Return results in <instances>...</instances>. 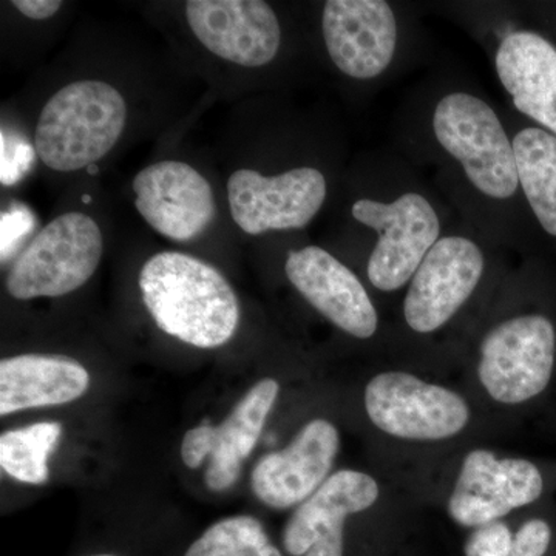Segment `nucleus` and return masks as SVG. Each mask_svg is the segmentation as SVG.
<instances>
[{
	"mask_svg": "<svg viewBox=\"0 0 556 556\" xmlns=\"http://www.w3.org/2000/svg\"><path fill=\"white\" fill-rule=\"evenodd\" d=\"M361 404L380 456L394 460L393 471L397 463L413 464L409 481L416 489L492 428L466 387L407 368H382L369 376Z\"/></svg>",
	"mask_w": 556,
	"mask_h": 556,
	"instance_id": "1",
	"label": "nucleus"
},
{
	"mask_svg": "<svg viewBox=\"0 0 556 556\" xmlns=\"http://www.w3.org/2000/svg\"><path fill=\"white\" fill-rule=\"evenodd\" d=\"M556 464L471 444L448 457L420 486L460 529L506 521L552 500Z\"/></svg>",
	"mask_w": 556,
	"mask_h": 556,
	"instance_id": "2",
	"label": "nucleus"
},
{
	"mask_svg": "<svg viewBox=\"0 0 556 556\" xmlns=\"http://www.w3.org/2000/svg\"><path fill=\"white\" fill-rule=\"evenodd\" d=\"M555 382L554 320L522 313L486 329L464 387L486 415L514 419L543 407Z\"/></svg>",
	"mask_w": 556,
	"mask_h": 556,
	"instance_id": "3",
	"label": "nucleus"
},
{
	"mask_svg": "<svg viewBox=\"0 0 556 556\" xmlns=\"http://www.w3.org/2000/svg\"><path fill=\"white\" fill-rule=\"evenodd\" d=\"M146 308L161 331L197 348H218L236 334L240 305L214 266L182 252H160L139 273Z\"/></svg>",
	"mask_w": 556,
	"mask_h": 556,
	"instance_id": "4",
	"label": "nucleus"
},
{
	"mask_svg": "<svg viewBox=\"0 0 556 556\" xmlns=\"http://www.w3.org/2000/svg\"><path fill=\"white\" fill-rule=\"evenodd\" d=\"M127 121V105L115 87L78 80L56 91L40 112L35 149L50 169H89L115 148Z\"/></svg>",
	"mask_w": 556,
	"mask_h": 556,
	"instance_id": "5",
	"label": "nucleus"
},
{
	"mask_svg": "<svg viewBox=\"0 0 556 556\" xmlns=\"http://www.w3.org/2000/svg\"><path fill=\"white\" fill-rule=\"evenodd\" d=\"M413 485L404 475L379 468H340L324 485L294 508L283 530V547L291 556H345L350 519L387 503ZM416 489V486H415Z\"/></svg>",
	"mask_w": 556,
	"mask_h": 556,
	"instance_id": "6",
	"label": "nucleus"
},
{
	"mask_svg": "<svg viewBox=\"0 0 556 556\" xmlns=\"http://www.w3.org/2000/svg\"><path fill=\"white\" fill-rule=\"evenodd\" d=\"M104 240L89 215L51 219L21 252L7 277L11 298H62L86 285L100 266Z\"/></svg>",
	"mask_w": 556,
	"mask_h": 556,
	"instance_id": "7",
	"label": "nucleus"
},
{
	"mask_svg": "<svg viewBox=\"0 0 556 556\" xmlns=\"http://www.w3.org/2000/svg\"><path fill=\"white\" fill-rule=\"evenodd\" d=\"M433 129L479 192L496 200L517 192L514 144L486 102L468 93L447 94L434 110Z\"/></svg>",
	"mask_w": 556,
	"mask_h": 556,
	"instance_id": "8",
	"label": "nucleus"
},
{
	"mask_svg": "<svg viewBox=\"0 0 556 556\" xmlns=\"http://www.w3.org/2000/svg\"><path fill=\"white\" fill-rule=\"evenodd\" d=\"M353 217L379 233L367 274L369 283L382 292L407 287L441 233L437 211L415 192L404 193L393 203L358 200L353 204Z\"/></svg>",
	"mask_w": 556,
	"mask_h": 556,
	"instance_id": "9",
	"label": "nucleus"
},
{
	"mask_svg": "<svg viewBox=\"0 0 556 556\" xmlns=\"http://www.w3.org/2000/svg\"><path fill=\"white\" fill-rule=\"evenodd\" d=\"M484 268V255L473 241L439 240L408 283L402 306L407 327L420 336L447 327L477 291Z\"/></svg>",
	"mask_w": 556,
	"mask_h": 556,
	"instance_id": "10",
	"label": "nucleus"
},
{
	"mask_svg": "<svg viewBox=\"0 0 556 556\" xmlns=\"http://www.w3.org/2000/svg\"><path fill=\"white\" fill-rule=\"evenodd\" d=\"M325 199L327 179L314 167H298L276 177L240 169L228 179L230 214L249 236L305 228Z\"/></svg>",
	"mask_w": 556,
	"mask_h": 556,
	"instance_id": "11",
	"label": "nucleus"
},
{
	"mask_svg": "<svg viewBox=\"0 0 556 556\" xmlns=\"http://www.w3.org/2000/svg\"><path fill=\"white\" fill-rule=\"evenodd\" d=\"M342 447L339 427L314 417L283 448L258 460L251 475L254 495L274 510L298 508L334 473Z\"/></svg>",
	"mask_w": 556,
	"mask_h": 556,
	"instance_id": "12",
	"label": "nucleus"
},
{
	"mask_svg": "<svg viewBox=\"0 0 556 556\" xmlns=\"http://www.w3.org/2000/svg\"><path fill=\"white\" fill-rule=\"evenodd\" d=\"M278 394L280 383L276 379L260 380L225 422L218 427L203 424L189 430L182 439V463L189 468H199L206 457H211L204 475L206 485L214 492L230 489L240 477L241 463L257 445Z\"/></svg>",
	"mask_w": 556,
	"mask_h": 556,
	"instance_id": "13",
	"label": "nucleus"
},
{
	"mask_svg": "<svg viewBox=\"0 0 556 556\" xmlns=\"http://www.w3.org/2000/svg\"><path fill=\"white\" fill-rule=\"evenodd\" d=\"M288 280L317 313L351 338L369 340L379 329V313L367 288L348 266L318 247L291 251Z\"/></svg>",
	"mask_w": 556,
	"mask_h": 556,
	"instance_id": "14",
	"label": "nucleus"
},
{
	"mask_svg": "<svg viewBox=\"0 0 556 556\" xmlns=\"http://www.w3.org/2000/svg\"><path fill=\"white\" fill-rule=\"evenodd\" d=\"M186 17L212 54L241 67H263L280 49L277 14L262 0H189Z\"/></svg>",
	"mask_w": 556,
	"mask_h": 556,
	"instance_id": "15",
	"label": "nucleus"
},
{
	"mask_svg": "<svg viewBox=\"0 0 556 556\" xmlns=\"http://www.w3.org/2000/svg\"><path fill=\"white\" fill-rule=\"evenodd\" d=\"M134 192L139 215L174 241L195 240L217 214L207 179L179 161H161L139 172Z\"/></svg>",
	"mask_w": 556,
	"mask_h": 556,
	"instance_id": "16",
	"label": "nucleus"
},
{
	"mask_svg": "<svg viewBox=\"0 0 556 556\" xmlns=\"http://www.w3.org/2000/svg\"><path fill=\"white\" fill-rule=\"evenodd\" d=\"M321 28L329 58L350 78H376L393 61L397 24L383 0H329Z\"/></svg>",
	"mask_w": 556,
	"mask_h": 556,
	"instance_id": "17",
	"label": "nucleus"
},
{
	"mask_svg": "<svg viewBox=\"0 0 556 556\" xmlns=\"http://www.w3.org/2000/svg\"><path fill=\"white\" fill-rule=\"evenodd\" d=\"M496 72L515 108L556 137L555 47L536 33H511L497 49Z\"/></svg>",
	"mask_w": 556,
	"mask_h": 556,
	"instance_id": "18",
	"label": "nucleus"
},
{
	"mask_svg": "<svg viewBox=\"0 0 556 556\" xmlns=\"http://www.w3.org/2000/svg\"><path fill=\"white\" fill-rule=\"evenodd\" d=\"M90 386L84 365L67 356L21 354L0 362V416L76 401Z\"/></svg>",
	"mask_w": 556,
	"mask_h": 556,
	"instance_id": "19",
	"label": "nucleus"
},
{
	"mask_svg": "<svg viewBox=\"0 0 556 556\" xmlns=\"http://www.w3.org/2000/svg\"><path fill=\"white\" fill-rule=\"evenodd\" d=\"M511 144L526 199L543 229L556 237V137L546 130L526 129Z\"/></svg>",
	"mask_w": 556,
	"mask_h": 556,
	"instance_id": "20",
	"label": "nucleus"
},
{
	"mask_svg": "<svg viewBox=\"0 0 556 556\" xmlns=\"http://www.w3.org/2000/svg\"><path fill=\"white\" fill-rule=\"evenodd\" d=\"M61 433L58 422H39L5 431L0 437V466L16 481L43 484L49 479L47 460L56 448Z\"/></svg>",
	"mask_w": 556,
	"mask_h": 556,
	"instance_id": "21",
	"label": "nucleus"
},
{
	"mask_svg": "<svg viewBox=\"0 0 556 556\" xmlns=\"http://www.w3.org/2000/svg\"><path fill=\"white\" fill-rule=\"evenodd\" d=\"M185 556H283L254 517L222 519L192 543Z\"/></svg>",
	"mask_w": 556,
	"mask_h": 556,
	"instance_id": "22",
	"label": "nucleus"
},
{
	"mask_svg": "<svg viewBox=\"0 0 556 556\" xmlns=\"http://www.w3.org/2000/svg\"><path fill=\"white\" fill-rule=\"evenodd\" d=\"M555 546L556 515L554 501L548 500L522 514L508 556H552Z\"/></svg>",
	"mask_w": 556,
	"mask_h": 556,
	"instance_id": "23",
	"label": "nucleus"
},
{
	"mask_svg": "<svg viewBox=\"0 0 556 556\" xmlns=\"http://www.w3.org/2000/svg\"><path fill=\"white\" fill-rule=\"evenodd\" d=\"M515 529L508 519L468 530L464 556H508Z\"/></svg>",
	"mask_w": 556,
	"mask_h": 556,
	"instance_id": "24",
	"label": "nucleus"
},
{
	"mask_svg": "<svg viewBox=\"0 0 556 556\" xmlns=\"http://www.w3.org/2000/svg\"><path fill=\"white\" fill-rule=\"evenodd\" d=\"M33 164V149L2 131V185H13Z\"/></svg>",
	"mask_w": 556,
	"mask_h": 556,
	"instance_id": "25",
	"label": "nucleus"
},
{
	"mask_svg": "<svg viewBox=\"0 0 556 556\" xmlns=\"http://www.w3.org/2000/svg\"><path fill=\"white\" fill-rule=\"evenodd\" d=\"M33 228V215L25 207H17L2 214V263L13 257L22 237Z\"/></svg>",
	"mask_w": 556,
	"mask_h": 556,
	"instance_id": "26",
	"label": "nucleus"
},
{
	"mask_svg": "<svg viewBox=\"0 0 556 556\" xmlns=\"http://www.w3.org/2000/svg\"><path fill=\"white\" fill-rule=\"evenodd\" d=\"M13 5L28 20L46 21L60 11V0H14Z\"/></svg>",
	"mask_w": 556,
	"mask_h": 556,
	"instance_id": "27",
	"label": "nucleus"
},
{
	"mask_svg": "<svg viewBox=\"0 0 556 556\" xmlns=\"http://www.w3.org/2000/svg\"><path fill=\"white\" fill-rule=\"evenodd\" d=\"M87 172H89L90 175L98 174V167L93 164V166H90Z\"/></svg>",
	"mask_w": 556,
	"mask_h": 556,
	"instance_id": "28",
	"label": "nucleus"
},
{
	"mask_svg": "<svg viewBox=\"0 0 556 556\" xmlns=\"http://www.w3.org/2000/svg\"><path fill=\"white\" fill-rule=\"evenodd\" d=\"M90 200H91V199H90V197H89V195H84V197H83V201H84V203H90Z\"/></svg>",
	"mask_w": 556,
	"mask_h": 556,
	"instance_id": "29",
	"label": "nucleus"
},
{
	"mask_svg": "<svg viewBox=\"0 0 556 556\" xmlns=\"http://www.w3.org/2000/svg\"><path fill=\"white\" fill-rule=\"evenodd\" d=\"M91 556H118V555H91Z\"/></svg>",
	"mask_w": 556,
	"mask_h": 556,
	"instance_id": "30",
	"label": "nucleus"
}]
</instances>
